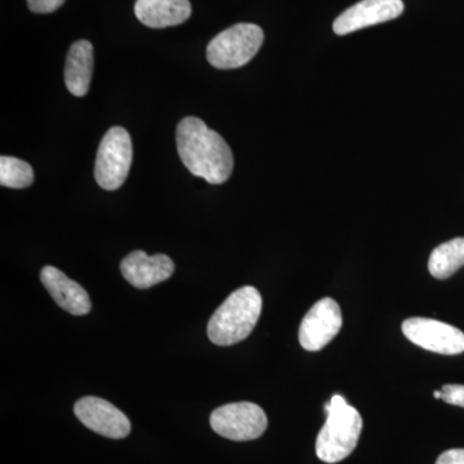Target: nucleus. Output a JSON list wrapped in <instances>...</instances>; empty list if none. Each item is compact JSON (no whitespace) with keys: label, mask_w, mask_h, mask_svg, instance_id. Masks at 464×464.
<instances>
[{"label":"nucleus","mask_w":464,"mask_h":464,"mask_svg":"<svg viewBox=\"0 0 464 464\" xmlns=\"http://www.w3.org/2000/svg\"><path fill=\"white\" fill-rule=\"evenodd\" d=\"M176 140L179 158L191 174L212 185H221L230 179L234 170L230 146L201 119H182L177 125Z\"/></svg>","instance_id":"nucleus-1"},{"label":"nucleus","mask_w":464,"mask_h":464,"mask_svg":"<svg viewBox=\"0 0 464 464\" xmlns=\"http://www.w3.org/2000/svg\"><path fill=\"white\" fill-rule=\"evenodd\" d=\"M262 313V297L253 286L232 293L208 324V337L217 346H232L249 337Z\"/></svg>","instance_id":"nucleus-2"},{"label":"nucleus","mask_w":464,"mask_h":464,"mask_svg":"<svg viewBox=\"0 0 464 464\" xmlns=\"http://www.w3.org/2000/svg\"><path fill=\"white\" fill-rule=\"evenodd\" d=\"M326 422L316 439V456L325 463L346 459L359 442L362 430V415L340 395L325 404Z\"/></svg>","instance_id":"nucleus-3"},{"label":"nucleus","mask_w":464,"mask_h":464,"mask_svg":"<svg viewBox=\"0 0 464 464\" xmlns=\"http://www.w3.org/2000/svg\"><path fill=\"white\" fill-rule=\"evenodd\" d=\"M264 30L255 24H237L218 34L208 44V63L219 70L246 65L264 44Z\"/></svg>","instance_id":"nucleus-4"},{"label":"nucleus","mask_w":464,"mask_h":464,"mask_svg":"<svg viewBox=\"0 0 464 464\" xmlns=\"http://www.w3.org/2000/svg\"><path fill=\"white\" fill-rule=\"evenodd\" d=\"M132 139L123 127H112L103 136L97 151L94 177L103 190L114 191L123 186L132 166Z\"/></svg>","instance_id":"nucleus-5"},{"label":"nucleus","mask_w":464,"mask_h":464,"mask_svg":"<svg viewBox=\"0 0 464 464\" xmlns=\"http://www.w3.org/2000/svg\"><path fill=\"white\" fill-rule=\"evenodd\" d=\"M267 415L253 402H232L210 414V426L222 438L232 441H250L264 435Z\"/></svg>","instance_id":"nucleus-6"},{"label":"nucleus","mask_w":464,"mask_h":464,"mask_svg":"<svg viewBox=\"0 0 464 464\" xmlns=\"http://www.w3.org/2000/svg\"><path fill=\"white\" fill-rule=\"evenodd\" d=\"M402 333L411 343L441 353V355H459L464 353V333L439 320L411 317L401 325Z\"/></svg>","instance_id":"nucleus-7"},{"label":"nucleus","mask_w":464,"mask_h":464,"mask_svg":"<svg viewBox=\"0 0 464 464\" xmlns=\"http://www.w3.org/2000/svg\"><path fill=\"white\" fill-rule=\"evenodd\" d=\"M340 304L332 298H323L316 302L299 326V343L306 351H320L331 343L342 328Z\"/></svg>","instance_id":"nucleus-8"},{"label":"nucleus","mask_w":464,"mask_h":464,"mask_svg":"<svg viewBox=\"0 0 464 464\" xmlns=\"http://www.w3.org/2000/svg\"><path fill=\"white\" fill-rule=\"evenodd\" d=\"M74 413L87 429L105 438L124 439L130 435V422L127 415L106 400L94 396L78 400Z\"/></svg>","instance_id":"nucleus-9"},{"label":"nucleus","mask_w":464,"mask_h":464,"mask_svg":"<svg viewBox=\"0 0 464 464\" xmlns=\"http://www.w3.org/2000/svg\"><path fill=\"white\" fill-rule=\"evenodd\" d=\"M402 0H362L335 18L333 30L337 35H347L365 27L387 23L401 16Z\"/></svg>","instance_id":"nucleus-10"},{"label":"nucleus","mask_w":464,"mask_h":464,"mask_svg":"<svg viewBox=\"0 0 464 464\" xmlns=\"http://www.w3.org/2000/svg\"><path fill=\"white\" fill-rule=\"evenodd\" d=\"M121 271L134 288L149 289L169 279L174 264L166 255L149 256L143 250H136L121 261Z\"/></svg>","instance_id":"nucleus-11"},{"label":"nucleus","mask_w":464,"mask_h":464,"mask_svg":"<svg viewBox=\"0 0 464 464\" xmlns=\"http://www.w3.org/2000/svg\"><path fill=\"white\" fill-rule=\"evenodd\" d=\"M44 288L58 306L75 316H83L91 313V299L83 286L67 277L63 271L45 266L41 273Z\"/></svg>","instance_id":"nucleus-12"},{"label":"nucleus","mask_w":464,"mask_h":464,"mask_svg":"<svg viewBox=\"0 0 464 464\" xmlns=\"http://www.w3.org/2000/svg\"><path fill=\"white\" fill-rule=\"evenodd\" d=\"M134 14L145 26L166 29L188 21L192 8L188 0H137Z\"/></svg>","instance_id":"nucleus-13"},{"label":"nucleus","mask_w":464,"mask_h":464,"mask_svg":"<svg viewBox=\"0 0 464 464\" xmlns=\"http://www.w3.org/2000/svg\"><path fill=\"white\" fill-rule=\"evenodd\" d=\"M93 75V45L78 41L70 47L66 58L65 84L70 93L83 97L90 91Z\"/></svg>","instance_id":"nucleus-14"},{"label":"nucleus","mask_w":464,"mask_h":464,"mask_svg":"<svg viewBox=\"0 0 464 464\" xmlns=\"http://www.w3.org/2000/svg\"><path fill=\"white\" fill-rule=\"evenodd\" d=\"M463 266L464 237H456L436 246L429 259L430 274L440 280L448 279Z\"/></svg>","instance_id":"nucleus-15"},{"label":"nucleus","mask_w":464,"mask_h":464,"mask_svg":"<svg viewBox=\"0 0 464 464\" xmlns=\"http://www.w3.org/2000/svg\"><path fill=\"white\" fill-rule=\"evenodd\" d=\"M33 182L34 170L29 163L5 155L0 158V185L9 188H26Z\"/></svg>","instance_id":"nucleus-16"},{"label":"nucleus","mask_w":464,"mask_h":464,"mask_svg":"<svg viewBox=\"0 0 464 464\" xmlns=\"http://www.w3.org/2000/svg\"><path fill=\"white\" fill-rule=\"evenodd\" d=\"M441 400L447 404L464 408V386L462 384H445L441 390Z\"/></svg>","instance_id":"nucleus-17"},{"label":"nucleus","mask_w":464,"mask_h":464,"mask_svg":"<svg viewBox=\"0 0 464 464\" xmlns=\"http://www.w3.org/2000/svg\"><path fill=\"white\" fill-rule=\"evenodd\" d=\"M65 0H27L30 11L34 14H52L57 11Z\"/></svg>","instance_id":"nucleus-18"},{"label":"nucleus","mask_w":464,"mask_h":464,"mask_svg":"<svg viewBox=\"0 0 464 464\" xmlns=\"http://www.w3.org/2000/svg\"><path fill=\"white\" fill-rule=\"evenodd\" d=\"M436 464H464V449H450L444 451Z\"/></svg>","instance_id":"nucleus-19"},{"label":"nucleus","mask_w":464,"mask_h":464,"mask_svg":"<svg viewBox=\"0 0 464 464\" xmlns=\"http://www.w3.org/2000/svg\"><path fill=\"white\" fill-rule=\"evenodd\" d=\"M433 398L441 399V391H435V392H433Z\"/></svg>","instance_id":"nucleus-20"}]
</instances>
